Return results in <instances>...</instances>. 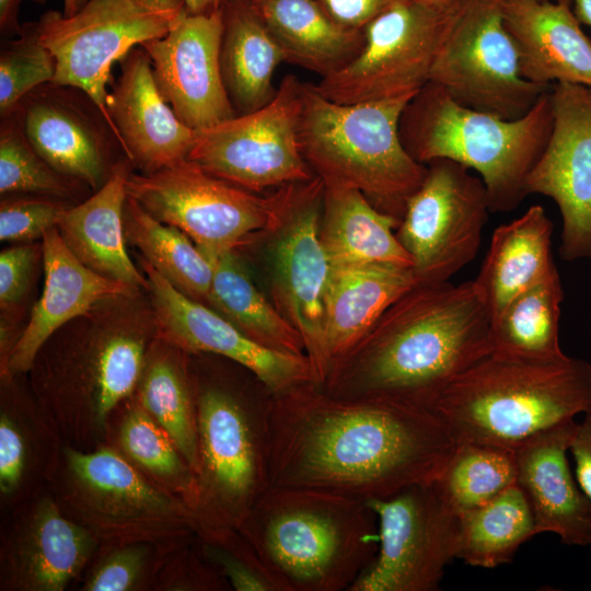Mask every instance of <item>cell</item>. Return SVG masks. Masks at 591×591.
Wrapping results in <instances>:
<instances>
[{
	"label": "cell",
	"instance_id": "cell-10",
	"mask_svg": "<svg viewBox=\"0 0 591 591\" xmlns=\"http://www.w3.org/2000/svg\"><path fill=\"white\" fill-rule=\"evenodd\" d=\"M127 196L183 231L202 252L235 250L278 224L285 188L268 196L243 189L188 159L152 173H130Z\"/></svg>",
	"mask_w": 591,
	"mask_h": 591
},
{
	"label": "cell",
	"instance_id": "cell-4",
	"mask_svg": "<svg viewBox=\"0 0 591 591\" xmlns=\"http://www.w3.org/2000/svg\"><path fill=\"white\" fill-rule=\"evenodd\" d=\"M433 412L456 442L514 450L579 414H591V363L565 356L528 361L489 354L459 374Z\"/></svg>",
	"mask_w": 591,
	"mask_h": 591
},
{
	"label": "cell",
	"instance_id": "cell-40",
	"mask_svg": "<svg viewBox=\"0 0 591 591\" xmlns=\"http://www.w3.org/2000/svg\"><path fill=\"white\" fill-rule=\"evenodd\" d=\"M84 183L55 170L28 141L15 111L1 117L0 193L72 198Z\"/></svg>",
	"mask_w": 591,
	"mask_h": 591
},
{
	"label": "cell",
	"instance_id": "cell-36",
	"mask_svg": "<svg viewBox=\"0 0 591 591\" xmlns=\"http://www.w3.org/2000/svg\"><path fill=\"white\" fill-rule=\"evenodd\" d=\"M184 350L160 338L148 350L135 396L167 432L193 468L197 466V427L193 379Z\"/></svg>",
	"mask_w": 591,
	"mask_h": 591
},
{
	"label": "cell",
	"instance_id": "cell-52",
	"mask_svg": "<svg viewBox=\"0 0 591 591\" xmlns=\"http://www.w3.org/2000/svg\"><path fill=\"white\" fill-rule=\"evenodd\" d=\"M37 3H44L45 0H34ZM78 12L76 0H63V15L71 16Z\"/></svg>",
	"mask_w": 591,
	"mask_h": 591
},
{
	"label": "cell",
	"instance_id": "cell-50",
	"mask_svg": "<svg viewBox=\"0 0 591 591\" xmlns=\"http://www.w3.org/2000/svg\"><path fill=\"white\" fill-rule=\"evenodd\" d=\"M188 14H206L221 9L224 0H183Z\"/></svg>",
	"mask_w": 591,
	"mask_h": 591
},
{
	"label": "cell",
	"instance_id": "cell-22",
	"mask_svg": "<svg viewBox=\"0 0 591 591\" xmlns=\"http://www.w3.org/2000/svg\"><path fill=\"white\" fill-rule=\"evenodd\" d=\"M118 62L106 106L128 160L147 174L187 159L197 131L162 97L147 51L135 47Z\"/></svg>",
	"mask_w": 591,
	"mask_h": 591
},
{
	"label": "cell",
	"instance_id": "cell-24",
	"mask_svg": "<svg viewBox=\"0 0 591 591\" xmlns=\"http://www.w3.org/2000/svg\"><path fill=\"white\" fill-rule=\"evenodd\" d=\"M577 429L568 419L514 449L517 483L529 500L536 533L568 546L591 545V503L572 474L567 453Z\"/></svg>",
	"mask_w": 591,
	"mask_h": 591
},
{
	"label": "cell",
	"instance_id": "cell-28",
	"mask_svg": "<svg viewBox=\"0 0 591 591\" xmlns=\"http://www.w3.org/2000/svg\"><path fill=\"white\" fill-rule=\"evenodd\" d=\"M553 222L541 205L496 228L474 287L491 320L519 293L546 277L556 265Z\"/></svg>",
	"mask_w": 591,
	"mask_h": 591
},
{
	"label": "cell",
	"instance_id": "cell-26",
	"mask_svg": "<svg viewBox=\"0 0 591 591\" xmlns=\"http://www.w3.org/2000/svg\"><path fill=\"white\" fill-rule=\"evenodd\" d=\"M131 165L127 157L119 159L106 182L92 196L61 211L56 228L85 266L138 290L148 288V279L127 254L123 220Z\"/></svg>",
	"mask_w": 591,
	"mask_h": 591
},
{
	"label": "cell",
	"instance_id": "cell-16",
	"mask_svg": "<svg viewBox=\"0 0 591 591\" xmlns=\"http://www.w3.org/2000/svg\"><path fill=\"white\" fill-rule=\"evenodd\" d=\"M378 519L375 557L349 591H433L455 558L457 515L430 485L367 501Z\"/></svg>",
	"mask_w": 591,
	"mask_h": 591
},
{
	"label": "cell",
	"instance_id": "cell-37",
	"mask_svg": "<svg viewBox=\"0 0 591 591\" xmlns=\"http://www.w3.org/2000/svg\"><path fill=\"white\" fill-rule=\"evenodd\" d=\"M536 534L529 500L517 483L457 515L455 558L470 566L495 568L509 563Z\"/></svg>",
	"mask_w": 591,
	"mask_h": 591
},
{
	"label": "cell",
	"instance_id": "cell-33",
	"mask_svg": "<svg viewBox=\"0 0 591 591\" xmlns=\"http://www.w3.org/2000/svg\"><path fill=\"white\" fill-rule=\"evenodd\" d=\"M202 253L212 267L209 308L267 348L305 355L300 334L256 288L233 250Z\"/></svg>",
	"mask_w": 591,
	"mask_h": 591
},
{
	"label": "cell",
	"instance_id": "cell-54",
	"mask_svg": "<svg viewBox=\"0 0 591 591\" xmlns=\"http://www.w3.org/2000/svg\"><path fill=\"white\" fill-rule=\"evenodd\" d=\"M88 0H76L78 10Z\"/></svg>",
	"mask_w": 591,
	"mask_h": 591
},
{
	"label": "cell",
	"instance_id": "cell-51",
	"mask_svg": "<svg viewBox=\"0 0 591 591\" xmlns=\"http://www.w3.org/2000/svg\"><path fill=\"white\" fill-rule=\"evenodd\" d=\"M573 12L580 23L591 26V0H571Z\"/></svg>",
	"mask_w": 591,
	"mask_h": 591
},
{
	"label": "cell",
	"instance_id": "cell-43",
	"mask_svg": "<svg viewBox=\"0 0 591 591\" xmlns=\"http://www.w3.org/2000/svg\"><path fill=\"white\" fill-rule=\"evenodd\" d=\"M196 543L202 555L236 591H287L266 566L253 545L239 532L201 538Z\"/></svg>",
	"mask_w": 591,
	"mask_h": 591
},
{
	"label": "cell",
	"instance_id": "cell-30",
	"mask_svg": "<svg viewBox=\"0 0 591 591\" xmlns=\"http://www.w3.org/2000/svg\"><path fill=\"white\" fill-rule=\"evenodd\" d=\"M250 1L281 47L286 61L322 78L340 70L363 47V30L340 25L317 0Z\"/></svg>",
	"mask_w": 591,
	"mask_h": 591
},
{
	"label": "cell",
	"instance_id": "cell-25",
	"mask_svg": "<svg viewBox=\"0 0 591 591\" xmlns=\"http://www.w3.org/2000/svg\"><path fill=\"white\" fill-rule=\"evenodd\" d=\"M571 0H502L506 28L519 56L521 76L535 84L591 88V40Z\"/></svg>",
	"mask_w": 591,
	"mask_h": 591
},
{
	"label": "cell",
	"instance_id": "cell-1",
	"mask_svg": "<svg viewBox=\"0 0 591 591\" xmlns=\"http://www.w3.org/2000/svg\"><path fill=\"white\" fill-rule=\"evenodd\" d=\"M269 437L270 486L364 501L432 484L456 445L431 409L338 398L313 382L273 394Z\"/></svg>",
	"mask_w": 591,
	"mask_h": 591
},
{
	"label": "cell",
	"instance_id": "cell-35",
	"mask_svg": "<svg viewBox=\"0 0 591 591\" xmlns=\"http://www.w3.org/2000/svg\"><path fill=\"white\" fill-rule=\"evenodd\" d=\"M121 404L109 419L106 443L150 480L183 499L193 511L196 499L193 468L135 394Z\"/></svg>",
	"mask_w": 591,
	"mask_h": 591
},
{
	"label": "cell",
	"instance_id": "cell-39",
	"mask_svg": "<svg viewBox=\"0 0 591 591\" xmlns=\"http://www.w3.org/2000/svg\"><path fill=\"white\" fill-rule=\"evenodd\" d=\"M517 484L514 450L477 442H456L431 486L456 515L478 507Z\"/></svg>",
	"mask_w": 591,
	"mask_h": 591
},
{
	"label": "cell",
	"instance_id": "cell-38",
	"mask_svg": "<svg viewBox=\"0 0 591 591\" xmlns=\"http://www.w3.org/2000/svg\"><path fill=\"white\" fill-rule=\"evenodd\" d=\"M123 220L126 243L137 247L142 258L177 290L208 305L212 267L197 245L183 231L158 220L128 196Z\"/></svg>",
	"mask_w": 591,
	"mask_h": 591
},
{
	"label": "cell",
	"instance_id": "cell-29",
	"mask_svg": "<svg viewBox=\"0 0 591 591\" xmlns=\"http://www.w3.org/2000/svg\"><path fill=\"white\" fill-rule=\"evenodd\" d=\"M220 67L239 115L259 109L276 95L273 76L285 54L250 0H224Z\"/></svg>",
	"mask_w": 591,
	"mask_h": 591
},
{
	"label": "cell",
	"instance_id": "cell-34",
	"mask_svg": "<svg viewBox=\"0 0 591 591\" xmlns=\"http://www.w3.org/2000/svg\"><path fill=\"white\" fill-rule=\"evenodd\" d=\"M564 290L557 267L514 297L491 320V352L501 357L553 361L565 357L559 343Z\"/></svg>",
	"mask_w": 591,
	"mask_h": 591
},
{
	"label": "cell",
	"instance_id": "cell-27",
	"mask_svg": "<svg viewBox=\"0 0 591 591\" xmlns=\"http://www.w3.org/2000/svg\"><path fill=\"white\" fill-rule=\"evenodd\" d=\"M416 285L410 267L387 263L333 266L325 300V343L331 366Z\"/></svg>",
	"mask_w": 591,
	"mask_h": 591
},
{
	"label": "cell",
	"instance_id": "cell-17",
	"mask_svg": "<svg viewBox=\"0 0 591 591\" xmlns=\"http://www.w3.org/2000/svg\"><path fill=\"white\" fill-rule=\"evenodd\" d=\"M553 128L525 181V194L552 198L561 216L559 254L566 262L591 259V88H551Z\"/></svg>",
	"mask_w": 591,
	"mask_h": 591
},
{
	"label": "cell",
	"instance_id": "cell-3",
	"mask_svg": "<svg viewBox=\"0 0 591 591\" xmlns=\"http://www.w3.org/2000/svg\"><path fill=\"white\" fill-rule=\"evenodd\" d=\"M237 530L287 591H349L379 547L367 501L308 488L270 486Z\"/></svg>",
	"mask_w": 591,
	"mask_h": 591
},
{
	"label": "cell",
	"instance_id": "cell-45",
	"mask_svg": "<svg viewBox=\"0 0 591 591\" xmlns=\"http://www.w3.org/2000/svg\"><path fill=\"white\" fill-rule=\"evenodd\" d=\"M163 590H228L229 583L202 555L196 538L169 555L155 580Z\"/></svg>",
	"mask_w": 591,
	"mask_h": 591
},
{
	"label": "cell",
	"instance_id": "cell-12",
	"mask_svg": "<svg viewBox=\"0 0 591 591\" xmlns=\"http://www.w3.org/2000/svg\"><path fill=\"white\" fill-rule=\"evenodd\" d=\"M429 82L456 103L505 119L524 116L551 88L525 80L506 28L502 0H465L433 63Z\"/></svg>",
	"mask_w": 591,
	"mask_h": 591
},
{
	"label": "cell",
	"instance_id": "cell-19",
	"mask_svg": "<svg viewBox=\"0 0 591 591\" xmlns=\"http://www.w3.org/2000/svg\"><path fill=\"white\" fill-rule=\"evenodd\" d=\"M99 546L46 487L12 510L2 532L0 589L62 591L81 580Z\"/></svg>",
	"mask_w": 591,
	"mask_h": 591
},
{
	"label": "cell",
	"instance_id": "cell-46",
	"mask_svg": "<svg viewBox=\"0 0 591 591\" xmlns=\"http://www.w3.org/2000/svg\"><path fill=\"white\" fill-rule=\"evenodd\" d=\"M37 246L19 244L5 248L0 254V303L12 308L25 297L35 262Z\"/></svg>",
	"mask_w": 591,
	"mask_h": 591
},
{
	"label": "cell",
	"instance_id": "cell-47",
	"mask_svg": "<svg viewBox=\"0 0 591 591\" xmlns=\"http://www.w3.org/2000/svg\"><path fill=\"white\" fill-rule=\"evenodd\" d=\"M340 25L363 30L370 21L399 0H317Z\"/></svg>",
	"mask_w": 591,
	"mask_h": 591
},
{
	"label": "cell",
	"instance_id": "cell-21",
	"mask_svg": "<svg viewBox=\"0 0 591 591\" xmlns=\"http://www.w3.org/2000/svg\"><path fill=\"white\" fill-rule=\"evenodd\" d=\"M13 111L31 144L55 170L93 190L106 182L114 167L108 165L111 152L123 147L84 91L48 82L26 94Z\"/></svg>",
	"mask_w": 591,
	"mask_h": 591
},
{
	"label": "cell",
	"instance_id": "cell-6",
	"mask_svg": "<svg viewBox=\"0 0 591 591\" xmlns=\"http://www.w3.org/2000/svg\"><path fill=\"white\" fill-rule=\"evenodd\" d=\"M412 99L339 104L303 82L299 144L314 175L326 186L360 190L378 210L401 221L428 171L399 136Z\"/></svg>",
	"mask_w": 591,
	"mask_h": 591
},
{
	"label": "cell",
	"instance_id": "cell-11",
	"mask_svg": "<svg viewBox=\"0 0 591 591\" xmlns=\"http://www.w3.org/2000/svg\"><path fill=\"white\" fill-rule=\"evenodd\" d=\"M465 0L447 7L399 0L363 28L360 53L316 90L339 104L414 97L428 82Z\"/></svg>",
	"mask_w": 591,
	"mask_h": 591
},
{
	"label": "cell",
	"instance_id": "cell-2",
	"mask_svg": "<svg viewBox=\"0 0 591 591\" xmlns=\"http://www.w3.org/2000/svg\"><path fill=\"white\" fill-rule=\"evenodd\" d=\"M491 315L473 280L416 285L336 359L325 393L433 410L459 374L491 352Z\"/></svg>",
	"mask_w": 591,
	"mask_h": 591
},
{
	"label": "cell",
	"instance_id": "cell-9",
	"mask_svg": "<svg viewBox=\"0 0 591 591\" xmlns=\"http://www.w3.org/2000/svg\"><path fill=\"white\" fill-rule=\"evenodd\" d=\"M185 13L183 0H88L71 16L48 10L33 24L55 58L51 82L84 91L118 138L106 106L112 66L167 34Z\"/></svg>",
	"mask_w": 591,
	"mask_h": 591
},
{
	"label": "cell",
	"instance_id": "cell-49",
	"mask_svg": "<svg viewBox=\"0 0 591 591\" xmlns=\"http://www.w3.org/2000/svg\"><path fill=\"white\" fill-rule=\"evenodd\" d=\"M22 0H0V30L3 34L19 35L22 25L18 14Z\"/></svg>",
	"mask_w": 591,
	"mask_h": 591
},
{
	"label": "cell",
	"instance_id": "cell-42",
	"mask_svg": "<svg viewBox=\"0 0 591 591\" xmlns=\"http://www.w3.org/2000/svg\"><path fill=\"white\" fill-rule=\"evenodd\" d=\"M19 37L4 42L0 53V115L10 114L35 88L51 82L56 62L33 22L22 24Z\"/></svg>",
	"mask_w": 591,
	"mask_h": 591
},
{
	"label": "cell",
	"instance_id": "cell-15",
	"mask_svg": "<svg viewBox=\"0 0 591 591\" xmlns=\"http://www.w3.org/2000/svg\"><path fill=\"white\" fill-rule=\"evenodd\" d=\"M427 166L395 232L418 285L448 282L473 262L490 212L479 176L447 159Z\"/></svg>",
	"mask_w": 591,
	"mask_h": 591
},
{
	"label": "cell",
	"instance_id": "cell-13",
	"mask_svg": "<svg viewBox=\"0 0 591 591\" xmlns=\"http://www.w3.org/2000/svg\"><path fill=\"white\" fill-rule=\"evenodd\" d=\"M302 83L286 76L265 106L198 130L187 159L256 194L314 178L299 144Z\"/></svg>",
	"mask_w": 591,
	"mask_h": 591
},
{
	"label": "cell",
	"instance_id": "cell-18",
	"mask_svg": "<svg viewBox=\"0 0 591 591\" xmlns=\"http://www.w3.org/2000/svg\"><path fill=\"white\" fill-rule=\"evenodd\" d=\"M139 263L147 275L160 338L186 354H209L236 363L273 394L314 383L305 355L260 345L213 309L182 293L146 259L139 257Z\"/></svg>",
	"mask_w": 591,
	"mask_h": 591
},
{
	"label": "cell",
	"instance_id": "cell-8",
	"mask_svg": "<svg viewBox=\"0 0 591 591\" xmlns=\"http://www.w3.org/2000/svg\"><path fill=\"white\" fill-rule=\"evenodd\" d=\"M47 488L100 544L186 545L197 537L190 507L106 442L91 450L63 443Z\"/></svg>",
	"mask_w": 591,
	"mask_h": 591
},
{
	"label": "cell",
	"instance_id": "cell-20",
	"mask_svg": "<svg viewBox=\"0 0 591 591\" xmlns=\"http://www.w3.org/2000/svg\"><path fill=\"white\" fill-rule=\"evenodd\" d=\"M222 34V9L185 13L167 34L141 45L162 97L196 131L239 115L221 76Z\"/></svg>",
	"mask_w": 591,
	"mask_h": 591
},
{
	"label": "cell",
	"instance_id": "cell-5",
	"mask_svg": "<svg viewBox=\"0 0 591 591\" xmlns=\"http://www.w3.org/2000/svg\"><path fill=\"white\" fill-rule=\"evenodd\" d=\"M551 89L522 117L505 119L456 103L428 82L406 105L399 136L419 163L454 161L485 184L490 212H508L526 197L525 181L553 128Z\"/></svg>",
	"mask_w": 591,
	"mask_h": 591
},
{
	"label": "cell",
	"instance_id": "cell-32",
	"mask_svg": "<svg viewBox=\"0 0 591 591\" xmlns=\"http://www.w3.org/2000/svg\"><path fill=\"white\" fill-rule=\"evenodd\" d=\"M63 440L38 408L2 404L0 412V498L15 509L47 487Z\"/></svg>",
	"mask_w": 591,
	"mask_h": 591
},
{
	"label": "cell",
	"instance_id": "cell-7",
	"mask_svg": "<svg viewBox=\"0 0 591 591\" xmlns=\"http://www.w3.org/2000/svg\"><path fill=\"white\" fill-rule=\"evenodd\" d=\"M197 427V536L237 530L270 487L269 419L273 393L222 381L193 380Z\"/></svg>",
	"mask_w": 591,
	"mask_h": 591
},
{
	"label": "cell",
	"instance_id": "cell-14",
	"mask_svg": "<svg viewBox=\"0 0 591 591\" xmlns=\"http://www.w3.org/2000/svg\"><path fill=\"white\" fill-rule=\"evenodd\" d=\"M324 183L285 185L281 216L270 247L274 304L300 334L314 383L321 386L331 361L325 343V300L332 264L320 239Z\"/></svg>",
	"mask_w": 591,
	"mask_h": 591
},
{
	"label": "cell",
	"instance_id": "cell-41",
	"mask_svg": "<svg viewBox=\"0 0 591 591\" xmlns=\"http://www.w3.org/2000/svg\"><path fill=\"white\" fill-rule=\"evenodd\" d=\"M183 546L185 545L150 542L100 544L81 578L80 590L153 589L159 571L169 555Z\"/></svg>",
	"mask_w": 591,
	"mask_h": 591
},
{
	"label": "cell",
	"instance_id": "cell-31",
	"mask_svg": "<svg viewBox=\"0 0 591 591\" xmlns=\"http://www.w3.org/2000/svg\"><path fill=\"white\" fill-rule=\"evenodd\" d=\"M398 224L360 190L324 185L320 239L332 266L387 263L412 268L394 232Z\"/></svg>",
	"mask_w": 591,
	"mask_h": 591
},
{
	"label": "cell",
	"instance_id": "cell-48",
	"mask_svg": "<svg viewBox=\"0 0 591 591\" xmlns=\"http://www.w3.org/2000/svg\"><path fill=\"white\" fill-rule=\"evenodd\" d=\"M569 451L575 461L576 479L591 503V414L577 422Z\"/></svg>",
	"mask_w": 591,
	"mask_h": 591
},
{
	"label": "cell",
	"instance_id": "cell-53",
	"mask_svg": "<svg viewBox=\"0 0 591 591\" xmlns=\"http://www.w3.org/2000/svg\"><path fill=\"white\" fill-rule=\"evenodd\" d=\"M414 1L427 4V5H432V7H447L457 0H414Z\"/></svg>",
	"mask_w": 591,
	"mask_h": 591
},
{
	"label": "cell",
	"instance_id": "cell-44",
	"mask_svg": "<svg viewBox=\"0 0 591 591\" xmlns=\"http://www.w3.org/2000/svg\"><path fill=\"white\" fill-rule=\"evenodd\" d=\"M66 200L34 196H4L0 204V239L8 242H30L43 239L57 225Z\"/></svg>",
	"mask_w": 591,
	"mask_h": 591
},
{
	"label": "cell",
	"instance_id": "cell-23",
	"mask_svg": "<svg viewBox=\"0 0 591 591\" xmlns=\"http://www.w3.org/2000/svg\"><path fill=\"white\" fill-rule=\"evenodd\" d=\"M44 288L30 321L2 364L13 378L30 371L49 337L65 323L86 313L100 301L130 297L137 289L104 277L85 266L66 245L57 228L42 239Z\"/></svg>",
	"mask_w": 591,
	"mask_h": 591
}]
</instances>
